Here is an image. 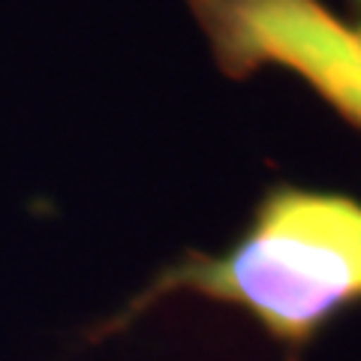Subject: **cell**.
Masks as SVG:
<instances>
[{"label":"cell","mask_w":361,"mask_h":361,"mask_svg":"<svg viewBox=\"0 0 361 361\" xmlns=\"http://www.w3.org/2000/svg\"><path fill=\"white\" fill-rule=\"evenodd\" d=\"M172 295L241 310L280 346L283 361H304L316 337L361 304V202L295 184L268 187L226 250H187L166 262L115 313L90 325L85 341L130 331Z\"/></svg>","instance_id":"cell-1"},{"label":"cell","mask_w":361,"mask_h":361,"mask_svg":"<svg viewBox=\"0 0 361 361\" xmlns=\"http://www.w3.org/2000/svg\"><path fill=\"white\" fill-rule=\"evenodd\" d=\"M349 4H353V9H355V18L361 21V0H349Z\"/></svg>","instance_id":"cell-3"},{"label":"cell","mask_w":361,"mask_h":361,"mask_svg":"<svg viewBox=\"0 0 361 361\" xmlns=\"http://www.w3.org/2000/svg\"><path fill=\"white\" fill-rule=\"evenodd\" d=\"M187 6L223 75L289 70L361 133L358 18H337L322 0H187Z\"/></svg>","instance_id":"cell-2"}]
</instances>
